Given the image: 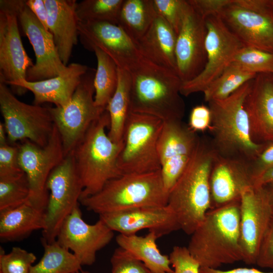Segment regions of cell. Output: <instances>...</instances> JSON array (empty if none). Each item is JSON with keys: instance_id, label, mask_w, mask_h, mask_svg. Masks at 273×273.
Returning a JSON list of instances; mask_svg holds the SVG:
<instances>
[{"instance_id": "cell-52", "label": "cell", "mask_w": 273, "mask_h": 273, "mask_svg": "<svg viewBox=\"0 0 273 273\" xmlns=\"http://www.w3.org/2000/svg\"><path fill=\"white\" fill-rule=\"evenodd\" d=\"M77 273H91L88 271H85V270H80L79 271V272H77Z\"/></svg>"}, {"instance_id": "cell-51", "label": "cell", "mask_w": 273, "mask_h": 273, "mask_svg": "<svg viewBox=\"0 0 273 273\" xmlns=\"http://www.w3.org/2000/svg\"><path fill=\"white\" fill-rule=\"evenodd\" d=\"M269 3L271 8L273 10V0H269Z\"/></svg>"}, {"instance_id": "cell-44", "label": "cell", "mask_w": 273, "mask_h": 273, "mask_svg": "<svg viewBox=\"0 0 273 273\" xmlns=\"http://www.w3.org/2000/svg\"><path fill=\"white\" fill-rule=\"evenodd\" d=\"M273 166V143L267 144L256 159L253 165L250 166V182L253 178L258 176Z\"/></svg>"}, {"instance_id": "cell-47", "label": "cell", "mask_w": 273, "mask_h": 273, "mask_svg": "<svg viewBox=\"0 0 273 273\" xmlns=\"http://www.w3.org/2000/svg\"><path fill=\"white\" fill-rule=\"evenodd\" d=\"M200 273H273V271L264 272L255 268L239 267L223 270L218 268L201 267Z\"/></svg>"}, {"instance_id": "cell-24", "label": "cell", "mask_w": 273, "mask_h": 273, "mask_svg": "<svg viewBox=\"0 0 273 273\" xmlns=\"http://www.w3.org/2000/svg\"><path fill=\"white\" fill-rule=\"evenodd\" d=\"M249 183L250 165L217 154L210 178L212 208L240 200L241 189Z\"/></svg>"}, {"instance_id": "cell-2", "label": "cell", "mask_w": 273, "mask_h": 273, "mask_svg": "<svg viewBox=\"0 0 273 273\" xmlns=\"http://www.w3.org/2000/svg\"><path fill=\"white\" fill-rule=\"evenodd\" d=\"M129 72L131 112L153 116L163 122L182 119L185 111L180 93L183 82L176 72L142 56Z\"/></svg>"}, {"instance_id": "cell-28", "label": "cell", "mask_w": 273, "mask_h": 273, "mask_svg": "<svg viewBox=\"0 0 273 273\" xmlns=\"http://www.w3.org/2000/svg\"><path fill=\"white\" fill-rule=\"evenodd\" d=\"M158 238L154 232L149 231L145 236L119 234L116 241L119 247L142 262L153 273L172 272L169 256L162 254L158 248Z\"/></svg>"}, {"instance_id": "cell-4", "label": "cell", "mask_w": 273, "mask_h": 273, "mask_svg": "<svg viewBox=\"0 0 273 273\" xmlns=\"http://www.w3.org/2000/svg\"><path fill=\"white\" fill-rule=\"evenodd\" d=\"M240 218V200L207 212L187 247L201 267L218 268L242 261Z\"/></svg>"}, {"instance_id": "cell-27", "label": "cell", "mask_w": 273, "mask_h": 273, "mask_svg": "<svg viewBox=\"0 0 273 273\" xmlns=\"http://www.w3.org/2000/svg\"><path fill=\"white\" fill-rule=\"evenodd\" d=\"M45 212L29 201L18 207L0 211L1 243L21 241L44 226Z\"/></svg>"}, {"instance_id": "cell-41", "label": "cell", "mask_w": 273, "mask_h": 273, "mask_svg": "<svg viewBox=\"0 0 273 273\" xmlns=\"http://www.w3.org/2000/svg\"><path fill=\"white\" fill-rule=\"evenodd\" d=\"M169 258L174 273H200V264L187 247L174 246Z\"/></svg>"}, {"instance_id": "cell-32", "label": "cell", "mask_w": 273, "mask_h": 273, "mask_svg": "<svg viewBox=\"0 0 273 273\" xmlns=\"http://www.w3.org/2000/svg\"><path fill=\"white\" fill-rule=\"evenodd\" d=\"M41 244L43 255L37 263L32 266L30 273H77L82 270V265L74 254L56 241Z\"/></svg>"}, {"instance_id": "cell-1", "label": "cell", "mask_w": 273, "mask_h": 273, "mask_svg": "<svg viewBox=\"0 0 273 273\" xmlns=\"http://www.w3.org/2000/svg\"><path fill=\"white\" fill-rule=\"evenodd\" d=\"M217 153L199 139L184 171L168 193L167 205L180 230L191 235L212 208L210 178Z\"/></svg>"}, {"instance_id": "cell-26", "label": "cell", "mask_w": 273, "mask_h": 273, "mask_svg": "<svg viewBox=\"0 0 273 273\" xmlns=\"http://www.w3.org/2000/svg\"><path fill=\"white\" fill-rule=\"evenodd\" d=\"M176 41V34L173 29L157 14L148 31L136 44L143 57L177 72Z\"/></svg>"}, {"instance_id": "cell-13", "label": "cell", "mask_w": 273, "mask_h": 273, "mask_svg": "<svg viewBox=\"0 0 273 273\" xmlns=\"http://www.w3.org/2000/svg\"><path fill=\"white\" fill-rule=\"evenodd\" d=\"M19 162L30 187L29 202L45 212L49 199L47 183L52 170L65 157L61 138L56 125L43 147L25 140L18 145Z\"/></svg>"}, {"instance_id": "cell-48", "label": "cell", "mask_w": 273, "mask_h": 273, "mask_svg": "<svg viewBox=\"0 0 273 273\" xmlns=\"http://www.w3.org/2000/svg\"><path fill=\"white\" fill-rule=\"evenodd\" d=\"M273 183V166L251 180L254 186L263 187Z\"/></svg>"}, {"instance_id": "cell-22", "label": "cell", "mask_w": 273, "mask_h": 273, "mask_svg": "<svg viewBox=\"0 0 273 273\" xmlns=\"http://www.w3.org/2000/svg\"><path fill=\"white\" fill-rule=\"evenodd\" d=\"M245 108L254 141L273 143V74H257L246 98Z\"/></svg>"}, {"instance_id": "cell-42", "label": "cell", "mask_w": 273, "mask_h": 273, "mask_svg": "<svg viewBox=\"0 0 273 273\" xmlns=\"http://www.w3.org/2000/svg\"><path fill=\"white\" fill-rule=\"evenodd\" d=\"M256 264L273 269V216L261 243Z\"/></svg>"}, {"instance_id": "cell-12", "label": "cell", "mask_w": 273, "mask_h": 273, "mask_svg": "<svg viewBox=\"0 0 273 273\" xmlns=\"http://www.w3.org/2000/svg\"><path fill=\"white\" fill-rule=\"evenodd\" d=\"M205 19L207 29L206 63L197 76L183 82L180 89L183 96L203 93L232 62L237 54L245 47L230 30L218 14L209 15Z\"/></svg>"}, {"instance_id": "cell-7", "label": "cell", "mask_w": 273, "mask_h": 273, "mask_svg": "<svg viewBox=\"0 0 273 273\" xmlns=\"http://www.w3.org/2000/svg\"><path fill=\"white\" fill-rule=\"evenodd\" d=\"M163 121L153 116L130 112L118 159L121 175L146 173L161 169L157 150Z\"/></svg>"}, {"instance_id": "cell-8", "label": "cell", "mask_w": 273, "mask_h": 273, "mask_svg": "<svg viewBox=\"0 0 273 273\" xmlns=\"http://www.w3.org/2000/svg\"><path fill=\"white\" fill-rule=\"evenodd\" d=\"M95 73L94 69L89 68L66 105L49 107L61 138L65 157L74 150L90 125L106 110L95 104Z\"/></svg>"}, {"instance_id": "cell-53", "label": "cell", "mask_w": 273, "mask_h": 273, "mask_svg": "<svg viewBox=\"0 0 273 273\" xmlns=\"http://www.w3.org/2000/svg\"><path fill=\"white\" fill-rule=\"evenodd\" d=\"M167 273H174V272H173V271H172V272H167Z\"/></svg>"}, {"instance_id": "cell-40", "label": "cell", "mask_w": 273, "mask_h": 273, "mask_svg": "<svg viewBox=\"0 0 273 273\" xmlns=\"http://www.w3.org/2000/svg\"><path fill=\"white\" fill-rule=\"evenodd\" d=\"M23 173L19 162L18 145H0V179L15 177Z\"/></svg>"}, {"instance_id": "cell-18", "label": "cell", "mask_w": 273, "mask_h": 273, "mask_svg": "<svg viewBox=\"0 0 273 273\" xmlns=\"http://www.w3.org/2000/svg\"><path fill=\"white\" fill-rule=\"evenodd\" d=\"M114 231L99 218L94 224L82 218L78 204L65 219L57 237V242L71 251L82 265H91L97 252L112 240Z\"/></svg>"}, {"instance_id": "cell-45", "label": "cell", "mask_w": 273, "mask_h": 273, "mask_svg": "<svg viewBox=\"0 0 273 273\" xmlns=\"http://www.w3.org/2000/svg\"><path fill=\"white\" fill-rule=\"evenodd\" d=\"M231 0H189L190 3L205 18L218 14Z\"/></svg>"}, {"instance_id": "cell-14", "label": "cell", "mask_w": 273, "mask_h": 273, "mask_svg": "<svg viewBox=\"0 0 273 273\" xmlns=\"http://www.w3.org/2000/svg\"><path fill=\"white\" fill-rule=\"evenodd\" d=\"M24 0L0 1V82L13 86L25 80L34 65L22 43L18 11Z\"/></svg>"}, {"instance_id": "cell-43", "label": "cell", "mask_w": 273, "mask_h": 273, "mask_svg": "<svg viewBox=\"0 0 273 273\" xmlns=\"http://www.w3.org/2000/svg\"><path fill=\"white\" fill-rule=\"evenodd\" d=\"M211 123V112L204 105L194 107L190 115L188 126L194 131H203L210 129Z\"/></svg>"}, {"instance_id": "cell-25", "label": "cell", "mask_w": 273, "mask_h": 273, "mask_svg": "<svg viewBox=\"0 0 273 273\" xmlns=\"http://www.w3.org/2000/svg\"><path fill=\"white\" fill-rule=\"evenodd\" d=\"M48 12V27L60 58L67 66L78 43L79 21L76 0H44Z\"/></svg>"}, {"instance_id": "cell-35", "label": "cell", "mask_w": 273, "mask_h": 273, "mask_svg": "<svg viewBox=\"0 0 273 273\" xmlns=\"http://www.w3.org/2000/svg\"><path fill=\"white\" fill-rule=\"evenodd\" d=\"M30 187L26 174L0 179V211L13 208L28 202Z\"/></svg>"}, {"instance_id": "cell-21", "label": "cell", "mask_w": 273, "mask_h": 273, "mask_svg": "<svg viewBox=\"0 0 273 273\" xmlns=\"http://www.w3.org/2000/svg\"><path fill=\"white\" fill-rule=\"evenodd\" d=\"M99 218L113 231L130 235L147 229L159 238L180 230L176 217L169 207H146L99 215Z\"/></svg>"}, {"instance_id": "cell-33", "label": "cell", "mask_w": 273, "mask_h": 273, "mask_svg": "<svg viewBox=\"0 0 273 273\" xmlns=\"http://www.w3.org/2000/svg\"><path fill=\"white\" fill-rule=\"evenodd\" d=\"M256 75V74L231 63L204 91V99L209 102L225 99L244 84L254 79Z\"/></svg>"}, {"instance_id": "cell-39", "label": "cell", "mask_w": 273, "mask_h": 273, "mask_svg": "<svg viewBox=\"0 0 273 273\" xmlns=\"http://www.w3.org/2000/svg\"><path fill=\"white\" fill-rule=\"evenodd\" d=\"M111 273H153L142 262L118 247L110 259Z\"/></svg>"}, {"instance_id": "cell-11", "label": "cell", "mask_w": 273, "mask_h": 273, "mask_svg": "<svg viewBox=\"0 0 273 273\" xmlns=\"http://www.w3.org/2000/svg\"><path fill=\"white\" fill-rule=\"evenodd\" d=\"M0 109L10 143L28 140L41 147L48 144L54 126L49 107L20 101L0 82Z\"/></svg>"}, {"instance_id": "cell-10", "label": "cell", "mask_w": 273, "mask_h": 273, "mask_svg": "<svg viewBox=\"0 0 273 273\" xmlns=\"http://www.w3.org/2000/svg\"><path fill=\"white\" fill-rule=\"evenodd\" d=\"M218 14L245 47L273 53V10L269 0H231Z\"/></svg>"}, {"instance_id": "cell-38", "label": "cell", "mask_w": 273, "mask_h": 273, "mask_svg": "<svg viewBox=\"0 0 273 273\" xmlns=\"http://www.w3.org/2000/svg\"><path fill=\"white\" fill-rule=\"evenodd\" d=\"M186 4L185 0H153L157 14L171 27L176 36L180 28Z\"/></svg>"}, {"instance_id": "cell-5", "label": "cell", "mask_w": 273, "mask_h": 273, "mask_svg": "<svg viewBox=\"0 0 273 273\" xmlns=\"http://www.w3.org/2000/svg\"><path fill=\"white\" fill-rule=\"evenodd\" d=\"M109 126L106 109L71 152L83 187L80 199L97 193L109 181L122 175L118 159L123 142L118 144L111 140L106 132Z\"/></svg>"}, {"instance_id": "cell-9", "label": "cell", "mask_w": 273, "mask_h": 273, "mask_svg": "<svg viewBox=\"0 0 273 273\" xmlns=\"http://www.w3.org/2000/svg\"><path fill=\"white\" fill-rule=\"evenodd\" d=\"M47 188L49 199L41 242L52 243L56 241L65 219L79 204L83 191L72 153L52 170Z\"/></svg>"}, {"instance_id": "cell-31", "label": "cell", "mask_w": 273, "mask_h": 273, "mask_svg": "<svg viewBox=\"0 0 273 273\" xmlns=\"http://www.w3.org/2000/svg\"><path fill=\"white\" fill-rule=\"evenodd\" d=\"M97 60L94 78L95 102L97 106L105 109L114 94L118 82V67L114 61L98 48L92 50Z\"/></svg>"}, {"instance_id": "cell-6", "label": "cell", "mask_w": 273, "mask_h": 273, "mask_svg": "<svg viewBox=\"0 0 273 273\" xmlns=\"http://www.w3.org/2000/svg\"><path fill=\"white\" fill-rule=\"evenodd\" d=\"M168 192L161 170L122 175L109 181L97 193L81 198L87 210L99 215L146 207L167 205Z\"/></svg>"}, {"instance_id": "cell-30", "label": "cell", "mask_w": 273, "mask_h": 273, "mask_svg": "<svg viewBox=\"0 0 273 273\" xmlns=\"http://www.w3.org/2000/svg\"><path fill=\"white\" fill-rule=\"evenodd\" d=\"M156 15L153 0H124L117 25L136 44L148 31Z\"/></svg>"}, {"instance_id": "cell-23", "label": "cell", "mask_w": 273, "mask_h": 273, "mask_svg": "<svg viewBox=\"0 0 273 273\" xmlns=\"http://www.w3.org/2000/svg\"><path fill=\"white\" fill-rule=\"evenodd\" d=\"M88 69L86 65L72 63L67 65L63 73L55 77L35 82L21 80L13 86L31 92L34 96L33 104L51 103L55 107H63L70 101Z\"/></svg>"}, {"instance_id": "cell-20", "label": "cell", "mask_w": 273, "mask_h": 273, "mask_svg": "<svg viewBox=\"0 0 273 273\" xmlns=\"http://www.w3.org/2000/svg\"><path fill=\"white\" fill-rule=\"evenodd\" d=\"M19 24L33 48L35 63L27 71L25 80L35 82L57 76L67 69L61 61L52 34L47 31L25 3L18 11Z\"/></svg>"}, {"instance_id": "cell-17", "label": "cell", "mask_w": 273, "mask_h": 273, "mask_svg": "<svg viewBox=\"0 0 273 273\" xmlns=\"http://www.w3.org/2000/svg\"><path fill=\"white\" fill-rule=\"evenodd\" d=\"M206 32L205 19L186 1L175 45L177 73L183 82L195 78L205 67Z\"/></svg>"}, {"instance_id": "cell-16", "label": "cell", "mask_w": 273, "mask_h": 273, "mask_svg": "<svg viewBox=\"0 0 273 273\" xmlns=\"http://www.w3.org/2000/svg\"><path fill=\"white\" fill-rule=\"evenodd\" d=\"M199 139L181 120L163 122L157 150L163 182L168 193L187 166Z\"/></svg>"}, {"instance_id": "cell-46", "label": "cell", "mask_w": 273, "mask_h": 273, "mask_svg": "<svg viewBox=\"0 0 273 273\" xmlns=\"http://www.w3.org/2000/svg\"><path fill=\"white\" fill-rule=\"evenodd\" d=\"M26 5L35 15L44 28L48 27V12L44 0H26Z\"/></svg>"}, {"instance_id": "cell-37", "label": "cell", "mask_w": 273, "mask_h": 273, "mask_svg": "<svg viewBox=\"0 0 273 273\" xmlns=\"http://www.w3.org/2000/svg\"><path fill=\"white\" fill-rule=\"evenodd\" d=\"M36 260L35 255L20 247H14L6 253L0 249V273H30Z\"/></svg>"}, {"instance_id": "cell-15", "label": "cell", "mask_w": 273, "mask_h": 273, "mask_svg": "<svg viewBox=\"0 0 273 273\" xmlns=\"http://www.w3.org/2000/svg\"><path fill=\"white\" fill-rule=\"evenodd\" d=\"M240 238L243 259L256 263L259 249L273 216L263 187L245 185L240 196Z\"/></svg>"}, {"instance_id": "cell-36", "label": "cell", "mask_w": 273, "mask_h": 273, "mask_svg": "<svg viewBox=\"0 0 273 273\" xmlns=\"http://www.w3.org/2000/svg\"><path fill=\"white\" fill-rule=\"evenodd\" d=\"M232 63L256 74H273V53L258 49L243 47Z\"/></svg>"}, {"instance_id": "cell-19", "label": "cell", "mask_w": 273, "mask_h": 273, "mask_svg": "<svg viewBox=\"0 0 273 273\" xmlns=\"http://www.w3.org/2000/svg\"><path fill=\"white\" fill-rule=\"evenodd\" d=\"M78 36L84 48H98L118 68L129 72L142 58L136 44L118 25L106 22H79Z\"/></svg>"}, {"instance_id": "cell-49", "label": "cell", "mask_w": 273, "mask_h": 273, "mask_svg": "<svg viewBox=\"0 0 273 273\" xmlns=\"http://www.w3.org/2000/svg\"><path fill=\"white\" fill-rule=\"evenodd\" d=\"M265 190L273 214V183L263 186Z\"/></svg>"}, {"instance_id": "cell-50", "label": "cell", "mask_w": 273, "mask_h": 273, "mask_svg": "<svg viewBox=\"0 0 273 273\" xmlns=\"http://www.w3.org/2000/svg\"><path fill=\"white\" fill-rule=\"evenodd\" d=\"M8 137L4 123L0 122V145L8 144Z\"/></svg>"}, {"instance_id": "cell-29", "label": "cell", "mask_w": 273, "mask_h": 273, "mask_svg": "<svg viewBox=\"0 0 273 273\" xmlns=\"http://www.w3.org/2000/svg\"><path fill=\"white\" fill-rule=\"evenodd\" d=\"M130 90L131 76L129 72L118 68L117 87L106 108L110 117L108 135L116 143L123 142L125 123L130 112Z\"/></svg>"}, {"instance_id": "cell-34", "label": "cell", "mask_w": 273, "mask_h": 273, "mask_svg": "<svg viewBox=\"0 0 273 273\" xmlns=\"http://www.w3.org/2000/svg\"><path fill=\"white\" fill-rule=\"evenodd\" d=\"M124 0H83L77 3L76 13L79 22L118 23Z\"/></svg>"}, {"instance_id": "cell-3", "label": "cell", "mask_w": 273, "mask_h": 273, "mask_svg": "<svg viewBox=\"0 0 273 273\" xmlns=\"http://www.w3.org/2000/svg\"><path fill=\"white\" fill-rule=\"evenodd\" d=\"M253 80L227 98L208 102L214 150L221 157L246 163L249 161L253 162L267 144L254 141L245 108Z\"/></svg>"}]
</instances>
